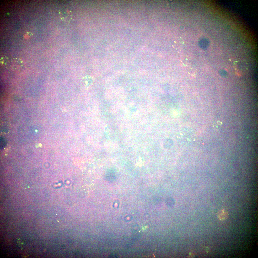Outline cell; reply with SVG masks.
<instances>
[{
	"instance_id": "6",
	"label": "cell",
	"mask_w": 258,
	"mask_h": 258,
	"mask_svg": "<svg viewBox=\"0 0 258 258\" xmlns=\"http://www.w3.org/2000/svg\"><path fill=\"white\" fill-rule=\"evenodd\" d=\"M222 123L219 121L214 122L212 124L213 127L215 129H219L221 127Z\"/></svg>"
},
{
	"instance_id": "1",
	"label": "cell",
	"mask_w": 258,
	"mask_h": 258,
	"mask_svg": "<svg viewBox=\"0 0 258 258\" xmlns=\"http://www.w3.org/2000/svg\"><path fill=\"white\" fill-rule=\"evenodd\" d=\"M180 144L186 146L192 144L194 141L195 135L192 130L189 128H184L180 131L177 136Z\"/></svg>"
},
{
	"instance_id": "2",
	"label": "cell",
	"mask_w": 258,
	"mask_h": 258,
	"mask_svg": "<svg viewBox=\"0 0 258 258\" xmlns=\"http://www.w3.org/2000/svg\"><path fill=\"white\" fill-rule=\"evenodd\" d=\"M9 68L13 72L20 73L24 71L25 66L22 60L19 58H15L12 59L11 60Z\"/></svg>"
},
{
	"instance_id": "5",
	"label": "cell",
	"mask_w": 258,
	"mask_h": 258,
	"mask_svg": "<svg viewBox=\"0 0 258 258\" xmlns=\"http://www.w3.org/2000/svg\"><path fill=\"white\" fill-rule=\"evenodd\" d=\"M228 214L223 210H221L219 212L218 216L219 218L221 220H223L226 219L228 216Z\"/></svg>"
},
{
	"instance_id": "7",
	"label": "cell",
	"mask_w": 258,
	"mask_h": 258,
	"mask_svg": "<svg viewBox=\"0 0 258 258\" xmlns=\"http://www.w3.org/2000/svg\"><path fill=\"white\" fill-rule=\"evenodd\" d=\"M27 33H28L27 34L29 35H30V36L32 35V34L31 32H28Z\"/></svg>"
},
{
	"instance_id": "3",
	"label": "cell",
	"mask_w": 258,
	"mask_h": 258,
	"mask_svg": "<svg viewBox=\"0 0 258 258\" xmlns=\"http://www.w3.org/2000/svg\"><path fill=\"white\" fill-rule=\"evenodd\" d=\"M59 14L60 18L64 21L69 22L71 19L72 13L68 10H64L60 11L59 12Z\"/></svg>"
},
{
	"instance_id": "4",
	"label": "cell",
	"mask_w": 258,
	"mask_h": 258,
	"mask_svg": "<svg viewBox=\"0 0 258 258\" xmlns=\"http://www.w3.org/2000/svg\"><path fill=\"white\" fill-rule=\"evenodd\" d=\"M11 61L7 57L4 56L0 59V64L1 66L5 68H9Z\"/></svg>"
}]
</instances>
